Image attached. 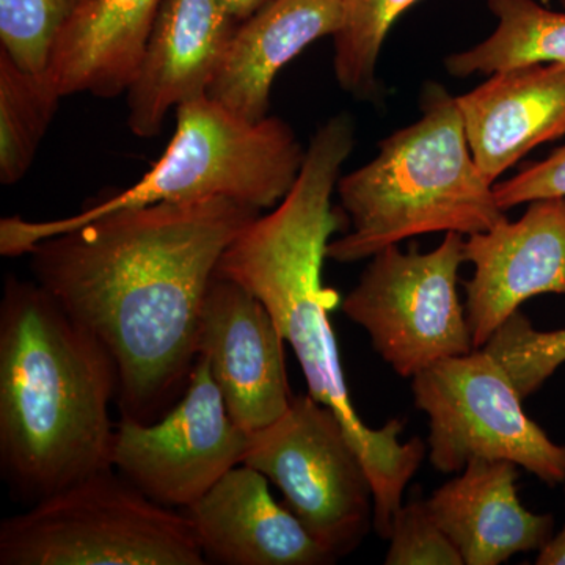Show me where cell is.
<instances>
[{"instance_id": "cell-6", "label": "cell", "mask_w": 565, "mask_h": 565, "mask_svg": "<svg viewBox=\"0 0 565 565\" xmlns=\"http://www.w3.org/2000/svg\"><path fill=\"white\" fill-rule=\"evenodd\" d=\"M96 471L0 525L2 565H203L191 519Z\"/></svg>"}, {"instance_id": "cell-24", "label": "cell", "mask_w": 565, "mask_h": 565, "mask_svg": "<svg viewBox=\"0 0 565 565\" xmlns=\"http://www.w3.org/2000/svg\"><path fill=\"white\" fill-rule=\"evenodd\" d=\"M386 565H465L459 550L430 514L426 500L401 505L393 516Z\"/></svg>"}, {"instance_id": "cell-20", "label": "cell", "mask_w": 565, "mask_h": 565, "mask_svg": "<svg viewBox=\"0 0 565 565\" xmlns=\"http://www.w3.org/2000/svg\"><path fill=\"white\" fill-rule=\"evenodd\" d=\"M63 96L47 74H33L0 50V182L13 185L31 170Z\"/></svg>"}, {"instance_id": "cell-13", "label": "cell", "mask_w": 565, "mask_h": 565, "mask_svg": "<svg viewBox=\"0 0 565 565\" xmlns=\"http://www.w3.org/2000/svg\"><path fill=\"white\" fill-rule=\"evenodd\" d=\"M239 24L221 0H163L126 92L134 136H158L172 107L207 96Z\"/></svg>"}, {"instance_id": "cell-1", "label": "cell", "mask_w": 565, "mask_h": 565, "mask_svg": "<svg viewBox=\"0 0 565 565\" xmlns=\"http://www.w3.org/2000/svg\"><path fill=\"white\" fill-rule=\"evenodd\" d=\"M258 210L230 199L121 210L29 252L33 278L107 349L128 422L180 401L218 263Z\"/></svg>"}, {"instance_id": "cell-3", "label": "cell", "mask_w": 565, "mask_h": 565, "mask_svg": "<svg viewBox=\"0 0 565 565\" xmlns=\"http://www.w3.org/2000/svg\"><path fill=\"white\" fill-rule=\"evenodd\" d=\"M114 359L39 281L10 275L0 303V463L22 500L111 467Z\"/></svg>"}, {"instance_id": "cell-28", "label": "cell", "mask_w": 565, "mask_h": 565, "mask_svg": "<svg viewBox=\"0 0 565 565\" xmlns=\"http://www.w3.org/2000/svg\"><path fill=\"white\" fill-rule=\"evenodd\" d=\"M561 2H563V7H564V9H565V0H561Z\"/></svg>"}, {"instance_id": "cell-15", "label": "cell", "mask_w": 565, "mask_h": 565, "mask_svg": "<svg viewBox=\"0 0 565 565\" xmlns=\"http://www.w3.org/2000/svg\"><path fill=\"white\" fill-rule=\"evenodd\" d=\"M456 98L471 154L490 184L534 148L565 137L564 63L500 71Z\"/></svg>"}, {"instance_id": "cell-18", "label": "cell", "mask_w": 565, "mask_h": 565, "mask_svg": "<svg viewBox=\"0 0 565 565\" xmlns=\"http://www.w3.org/2000/svg\"><path fill=\"white\" fill-rule=\"evenodd\" d=\"M163 0H90L52 51L47 77L65 96L128 92Z\"/></svg>"}, {"instance_id": "cell-11", "label": "cell", "mask_w": 565, "mask_h": 565, "mask_svg": "<svg viewBox=\"0 0 565 565\" xmlns=\"http://www.w3.org/2000/svg\"><path fill=\"white\" fill-rule=\"evenodd\" d=\"M285 343L266 307L239 282L215 274L196 353L210 364L233 422L247 434L277 422L292 403Z\"/></svg>"}, {"instance_id": "cell-23", "label": "cell", "mask_w": 565, "mask_h": 565, "mask_svg": "<svg viewBox=\"0 0 565 565\" xmlns=\"http://www.w3.org/2000/svg\"><path fill=\"white\" fill-rule=\"evenodd\" d=\"M482 349L501 363L526 399L565 363V329L535 330L530 319L516 311Z\"/></svg>"}, {"instance_id": "cell-19", "label": "cell", "mask_w": 565, "mask_h": 565, "mask_svg": "<svg viewBox=\"0 0 565 565\" xmlns=\"http://www.w3.org/2000/svg\"><path fill=\"white\" fill-rule=\"evenodd\" d=\"M497 28L471 50L446 57L445 68L465 79L473 74L564 63L565 13L545 9L535 0H487Z\"/></svg>"}, {"instance_id": "cell-22", "label": "cell", "mask_w": 565, "mask_h": 565, "mask_svg": "<svg viewBox=\"0 0 565 565\" xmlns=\"http://www.w3.org/2000/svg\"><path fill=\"white\" fill-rule=\"evenodd\" d=\"M90 0H0V50L21 68L47 74L66 25Z\"/></svg>"}, {"instance_id": "cell-8", "label": "cell", "mask_w": 565, "mask_h": 565, "mask_svg": "<svg viewBox=\"0 0 565 565\" xmlns=\"http://www.w3.org/2000/svg\"><path fill=\"white\" fill-rule=\"evenodd\" d=\"M243 463L280 489L286 508L337 557L352 553L374 526L370 476L340 416L310 393L248 434Z\"/></svg>"}, {"instance_id": "cell-9", "label": "cell", "mask_w": 565, "mask_h": 565, "mask_svg": "<svg viewBox=\"0 0 565 565\" xmlns=\"http://www.w3.org/2000/svg\"><path fill=\"white\" fill-rule=\"evenodd\" d=\"M465 259L462 234L446 233L434 250L390 245L375 253L359 285L341 303L374 351L404 379L451 356L475 351L457 294Z\"/></svg>"}, {"instance_id": "cell-5", "label": "cell", "mask_w": 565, "mask_h": 565, "mask_svg": "<svg viewBox=\"0 0 565 565\" xmlns=\"http://www.w3.org/2000/svg\"><path fill=\"white\" fill-rule=\"evenodd\" d=\"M288 122L247 121L210 96L177 107V129L161 159L136 184L57 221H0V255H29L35 245L84 223L132 207L230 199L269 210L291 191L305 159Z\"/></svg>"}, {"instance_id": "cell-27", "label": "cell", "mask_w": 565, "mask_h": 565, "mask_svg": "<svg viewBox=\"0 0 565 565\" xmlns=\"http://www.w3.org/2000/svg\"><path fill=\"white\" fill-rule=\"evenodd\" d=\"M267 2H270V0H221L225 10L232 14L234 20L239 22L250 18L252 14L256 13V11L263 9Z\"/></svg>"}, {"instance_id": "cell-12", "label": "cell", "mask_w": 565, "mask_h": 565, "mask_svg": "<svg viewBox=\"0 0 565 565\" xmlns=\"http://www.w3.org/2000/svg\"><path fill=\"white\" fill-rule=\"evenodd\" d=\"M465 259L475 267L465 313L475 349H482L526 300L565 296V199L534 200L519 221L504 217L467 236Z\"/></svg>"}, {"instance_id": "cell-10", "label": "cell", "mask_w": 565, "mask_h": 565, "mask_svg": "<svg viewBox=\"0 0 565 565\" xmlns=\"http://www.w3.org/2000/svg\"><path fill=\"white\" fill-rule=\"evenodd\" d=\"M248 434L233 422L210 364L199 356L188 388L162 418L121 419L111 467L167 508H191L223 475L243 463Z\"/></svg>"}, {"instance_id": "cell-21", "label": "cell", "mask_w": 565, "mask_h": 565, "mask_svg": "<svg viewBox=\"0 0 565 565\" xmlns=\"http://www.w3.org/2000/svg\"><path fill=\"white\" fill-rule=\"evenodd\" d=\"M419 0H343V20L333 35L338 84L355 98L377 90V63L394 22Z\"/></svg>"}, {"instance_id": "cell-17", "label": "cell", "mask_w": 565, "mask_h": 565, "mask_svg": "<svg viewBox=\"0 0 565 565\" xmlns=\"http://www.w3.org/2000/svg\"><path fill=\"white\" fill-rule=\"evenodd\" d=\"M343 20V0H270L241 22L207 96L247 121L269 117L275 77Z\"/></svg>"}, {"instance_id": "cell-26", "label": "cell", "mask_w": 565, "mask_h": 565, "mask_svg": "<svg viewBox=\"0 0 565 565\" xmlns=\"http://www.w3.org/2000/svg\"><path fill=\"white\" fill-rule=\"evenodd\" d=\"M565 493V482H564ZM537 565H565V523L559 534L553 535L544 548L539 552Z\"/></svg>"}, {"instance_id": "cell-2", "label": "cell", "mask_w": 565, "mask_h": 565, "mask_svg": "<svg viewBox=\"0 0 565 565\" xmlns=\"http://www.w3.org/2000/svg\"><path fill=\"white\" fill-rule=\"evenodd\" d=\"M352 148L349 115H337L321 126L291 191L270 214L256 215L237 234L223 253L217 274L239 282L266 307L299 360L308 393L340 416L370 476L374 530L388 539L426 446L416 437L399 440L403 419H392L381 429L363 423L353 407L330 323L340 294L323 285V259L330 237L344 228V214L333 207L332 199Z\"/></svg>"}, {"instance_id": "cell-25", "label": "cell", "mask_w": 565, "mask_h": 565, "mask_svg": "<svg viewBox=\"0 0 565 565\" xmlns=\"http://www.w3.org/2000/svg\"><path fill=\"white\" fill-rule=\"evenodd\" d=\"M493 191L504 212L534 200L565 199V143L544 161L520 170L511 180L494 182Z\"/></svg>"}, {"instance_id": "cell-16", "label": "cell", "mask_w": 565, "mask_h": 565, "mask_svg": "<svg viewBox=\"0 0 565 565\" xmlns=\"http://www.w3.org/2000/svg\"><path fill=\"white\" fill-rule=\"evenodd\" d=\"M516 479L515 463L476 459L426 500L465 565H500L519 553L541 552L553 537L555 519L527 511Z\"/></svg>"}, {"instance_id": "cell-4", "label": "cell", "mask_w": 565, "mask_h": 565, "mask_svg": "<svg viewBox=\"0 0 565 565\" xmlns=\"http://www.w3.org/2000/svg\"><path fill=\"white\" fill-rule=\"evenodd\" d=\"M493 185L471 154L456 96L427 84L422 117L338 181L351 230L330 241L327 258L355 263L423 234L487 232L505 217Z\"/></svg>"}, {"instance_id": "cell-7", "label": "cell", "mask_w": 565, "mask_h": 565, "mask_svg": "<svg viewBox=\"0 0 565 565\" xmlns=\"http://www.w3.org/2000/svg\"><path fill=\"white\" fill-rule=\"evenodd\" d=\"M412 392L429 418V460L440 473L505 460L546 486L564 484L565 446L526 415L522 394L486 349L433 364L412 379Z\"/></svg>"}, {"instance_id": "cell-14", "label": "cell", "mask_w": 565, "mask_h": 565, "mask_svg": "<svg viewBox=\"0 0 565 565\" xmlns=\"http://www.w3.org/2000/svg\"><path fill=\"white\" fill-rule=\"evenodd\" d=\"M185 514L206 563L225 565H327L337 557L285 505L269 479L241 463L223 475Z\"/></svg>"}]
</instances>
